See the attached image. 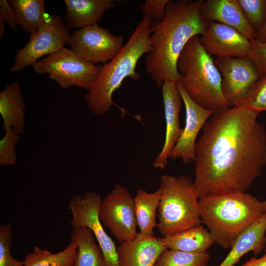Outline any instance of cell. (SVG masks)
<instances>
[{
    "mask_svg": "<svg viewBox=\"0 0 266 266\" xmlns=\"http://www.w3.org/2000/svg\"><path fill=\"white\" fill-rule=\"evenodd\" d=\"M200 44L210 55L217 57H248L251 41L236 30L214 21L199 37Z\"/></svg>",
    "mask_w": 266,
    "mask_h": 266,
    "instance_id": "obj_14",
    "label": "cell"
},
{
    "mask_svg": "<svg viewBox=\"0 0 266 266\" xmlns=\"http://www.w3.org/2000/svg\"><path fill=\"white\" fill-rule=\"evenodd\" d=\"M264 203L265 207L266 209V199L264 201Z\"/></svg>",
    "mask_w": 266,
    "mask_h": 266,
    "instance_id": "obj_36",
    "label": "cell"
},
{
    "mask_svg": "<svg viewBox=\"0 0 266 266\" xmlns=\"http://www.w3.org/2000/svg\"><path fill=\"white\" fill-rule=\"evenodd\" d=\"M265 253H266V249L265 250Z\"/></svg>",
    "mask_w": 266,
    "mask_h": 266,
    "instance_id": "obj_37",
    "label": "cell"
},
{
    "mask_svg": "<svg viewBox=\"0 0 266 266\" xmlns=\"http://www.w3.org/2000/svg\"><path fill=\"white\" fill-rule=\"evenodd\" d=\"M38 74L47 73L63 89L72 87L89 90L99 71L96 66L65 47L38 60L33 66Z\"/></svg>",
    "mask_w": 266,
    "mask_h": 266,
    "instance_id": "obj_7",
    "label": "cell"
},
{
    "mask_svg": "<svg viewBox=\"0 0 266 266\" xmlns=\"http://www.w3.org/2000/svg\"><path fill=\"white\" fill-rule=\"evenodd\" d=\"M248 57L254 62L260 78L266 75V42L251 41Z\"/></svg>",
    "mask_w": 266,
    "mask_h": 266,
    "instance_id": "obj_32",
    "label": "cell"
},
{
    "mask_svg": "<svg viewBox=\"0 0 266 266\" xmlns=\"http://www.w3.org/2000/svg\"><path fill=\"white\" fill-rule=\"evenodd\" d=\"M176 85L184 104L185 124L173 147L169 158H181L184 164L195 162L197 138L206 122L215 112L206 109L195 102L187 94L180 83Z\"/></svg>",
    "mask_w": 266,
    "mask_h": 266,
    "instance_id": "obj_13",
    "label": "cell"
},
{
    "mask_svg": "<svg viewBox=\"0 0 266 266\" xmlns=\"http://www.w3.org/2000/svg\"><path fill=\"white\" fill-rule=\"evenodd\" d=\"M266 211L252 226L242 233L231 247V250L218 266H233L246 254L258 255L266 248Z\"/></svg>",
    "mask_w": 266,
    "mask_h": 266,
    "instance_id": "obj_20",
    "label": "cell"
},
{
    "mask_svg": "<svg viewBox=\"0 0 266 266\" xmlns=\"http://www.w3.org/2000/svg\"><path fill=\"white\" fill-rule=\"evenodd\" d=\"M199 204L202 223L224 249L231 248L266 211L264 201L243 192L207 196L200 199Z\"/></svg>",
    "mask_w": 266,
    "mask_h": 266,
    "instance_id": "obj_4",
    "label": "cell"
},
{
    "mask_svg": "<svg viewBox=\"0 0 266 266\" xmlns=\"http://www.w3.org/2000/svg\"><path fill=\"white\" fill-rule=\"evenodd\" d=\"M202 0H169L162 21L152 22L150 49L145 70L156 86L179 79L177 63L182 51L194 36L202 34L209 22L200 15Z\"/></svg>",
    "mask_w": 266,
    "mask_h": 266,
    "instance_id": "obj_2",
    "label": "cell"
},
{
    "mask_svg": "<svg viewBox=\"0 0 266 266\" xmlns=\"http://www.w3.org/2000/svg\"><path fill=\"white\" fill-rule=\"evenodd\" d=\"M64 2L68 29L97 24L107 10L115 6L113 0H64Z\"/></svg>",
    "mask_w": 266,
    "mask_h": 266,
    "instance_id": "obj_18",
    "label": "cell"
},
{
    "mask_svg": "<svg viewBox=\"0 0 266 266\" xmlns=\"http://www.w3.org/2000/svg\"><path fill=\"white\" fill-rule=\"evenodd\" d=\"M251 26L257 32L266 21V0H237Z\"/></svg>",
    "mask_w": 266,
    "mask_h": 266,
    "instance_id": "obj_27",
    "label": "cell"
},
{
    "mask_svg": "<svg viewBox=\"0 0 266 266\" xmlns=\"http://www.w3.org/2000/svg\"><path fill=\"white\" fill-rule=\"evenodd\" d=\"M260 112L244 106L216 111L196 145L194 188L199 199L246 192L266 166V130Z\"/></svg>",
    "mask_w": 266,
    "mask_h": 266,
    "instance_id": "obj_1",
    "label": "cell"
},
{
    "mask_svg": "<svg viewBox=\"0 0 266 266\" xmlns=\"http://www.w3.org/2000/svg\"><path fill=\"white\" fill-rule=\"evenodd\" d=\"M26 103L20 85L13 82L0 92V113L4 131L12 129L18 134L25 131Z\"/></svg>",
    "mask_w": 266,
    "mask_h": 266,
    "instance_id": "obj_19",
    "label": "cell"
},
{
    "mask_svg": "<svg viewBox=\"0 0 266 266\" xmlns=\"http://www.w3.org/2000/svg\"><path fill=\"white\" fill-rule=\"evenodd\" d=\"M255 40L261 42H266V21L263 27L256 32Z\"/></svg>",
    "mask_w": 266,
    "mask_h": 266,
    "instance_id": "obj_35",
    "label": "cell"
},
{
    "mask_svg": "<svg viewBox=\"0 0 266 266\" xmlns=\"http://www.w3.org/2000/svg\"><path fill=\"white\" fill-rule=\"evenodd\" d=\"M160 188L157 227L161 234L167 236L201 225L200 199L191 177L165 174Z\"/></svg>",
    "mask_w": 266,
    "mask_h": 266,
    "instance_id": "obj_6",
    "label": "cell"
},
{
    "mask_svg": "<svg viewBox=\"0 0 266 266\" xmlns=\"http://www.w3.org/2000/svg\"><path fill=\"white\" fill-rule=\"evenodd\" d=\"M178 81L189 97L201 107L215 111L231 107L222 91V77L214 61L193 37L177 60Z\"/></svg>",
    "mask_w": 266,
    "mask_h": 266,
    "instance_id": "obj_5",
    "label": "cell"
},
{
    "mask_svg": "<svg viewBox=\"0 0 266 266\" xmlns=\"http://www.w3.org/2000/svg\"><path fill=\"white\" fill-rule=\"evenodd\" d=\"M70 238L77 245L74 266H109L94 234L88 228L73 229Z\"/></svg>",
    "mask_w": 266,
    "mask_h": 266,
    "instance_id": "obj_23",
    "label": "cell"
},
{
    "mask_svg": "<svg viewBox=\"0 0 266 266\" xmlns=\"http://www.w3.org/2000/svg\"><path fill=\"white\" fill-rule=\"evenodd\" d=\"M100 218L120 243L131 240L138 233L133 198L120 184L115 185L102 200Z\"/></svg>",
    "mask_w": 266,
    "mask_h": 266,
    "instance_id": "obj_10",
    "label": "cell"
},
{
    "mask_svg": "<svg viewBox=\"0 0 266 266\" xmlns=\"http://www.w3.org/2000/svg\"><path fill=\"white\" fill-rule=\"evenodd\" d=\"M12 228L10 224L0 226V266H24V261L14 259L10 249L13 241Z\"/></svg>",
    "mask_w": 266,
    "mask_h": 266,
    "instance_id": "obj_29",
    "label": "cell"
},
{
    "mask_svg": "<svg viewBox=\"0 0 266 266\" xmlns=\"http://www.w3.org/2000/svg\"><path fill=\"white\" fill-rule=\"evenodd\" d=\"M167 249L201 253L215 243L209 230L201 225L161 238Z\"/></svg>",
    "mask_w": 266,
    "mask_h": 266,
    "instance_id": "obj_21",
    "label": "cell"
},
{
    "mask_svg": "<svg viewBox=\"0 0 266 266\" xmlns=\"http://www.w3.org/2000/svg\"><path fill=\"white\" fill-rule=\"evenodd\" d=\"M201 17L229 26L250 41L256 39V31L251 26L237 0H207L200 7Z\"/></svg>",
    "mask_w": 266,
    "mask_h": 266,
    "instance_id": "obj_16",
    "label": "cell"
},
{
    "mask_svg": "<svg viewBox=\"0 0 266 266\" xmlns=\"http://www.w3.org/2000/svg\"><path fill=\"white\" fill-rule=\"evenodd\" d=\"M161 197V189L149 193L138 189L133 198L134 210L139 233L154 237V229L157 226L156 221L157 210Z\"/></svg>",
    "mask_w": 266,
    "mask_h": 266,
    "instance_id": "obj_22",
    "label": "cell"
},
{
    "mask_svg": "<svg viewBox=\"0 0 266 266\" xmlns=\"http://www.w3.org/2000/svg\"><path fill=\"white\" fill-rule=\"evenodd\" d=\"M17 18L18 25L30 34L36 32L47 17L43 0H10Z\"/></svg>",
    "mask_w": 266,
    "mask_h": 266,
    "instance_id": "obj_24",
    "label": "cell"
},
{
    "mask_svg": "<svg viewBox=\"0 0 266 266\" xmlns=\"http://www.w3.org/2000/svg\"><path fill=\"white\" fill-rule=\"evenodd\" d=\"M152 23L143 16L120 52L107 63L98 66L97 77L85 95L87 105L93 114L103 115L113 105L126 113L113 101L112 95L126 78L134 81L140 79L135 69L139 59L150 50Z\"/></svg>",
    "mask_w": 266,
    "mask_h": 266,
    "instance_id": "obj_3",
    "label": "cell"
},
{
    "mask_svg": "<svg viewBox=\"0 0 266 266\" xmlns=\"http://www.w3.org/2000/svg\"><path fill=\"white\" fill-rule=\"evenodd\" d=\"M169 0H146L141 4L139 10L144 16L152 22L162 21L166 14V8Z\"/></svg>",
    "mask_w": 266,
    "mask_h": 266,
    "instance_id": "obj_31",
    "label": "cell"
},
{
    "mask_svg": "<svg viewBox=\"0 0 266 266\" xmlns=\"http://www.w3.org/2000/svg\"><path fill=\"white\" fill-rule=\"evenodd\" d=\"M161 88L166 121L165 138L162 150L155 159L153 166L164 169L182 130L179 116L183 101L176 82L165 81Z\"/></svg>",
    "mask_w": 266,
    "mask_h": 266,
    "instance_id": "obj_15",
    "label": "cell"
},
{
    "mask_svg": "<svg viewBox=\"0 0 266 266\" xmlns=\"http://www.w3.org/2000/svg\"><path fill=\"white\" fill-rule=\"evenodd\" d=\"M240 266H266V253L260 258H251Z\"/></svg>",
    "mask_w": 266,
    "mask_h": 266,
    "instance_id": "obj_34",
    "label": "cell"
},
{
    "mask_svg": "<svg viewBox=\"0 0 266 266\" xmlns=\"http://www.w3.org/2000/svg\"><path fill=\"white\" fill-rule=\"evenodd\" d=\"M124 37L115 36L98 24L75 31L68 45L72 51L92 64H104L113 59L124 46Z\"/></svg>",
    "mask_w": 266,
    "mask_h": 266,
    "instance_id": "obj_12",
    "label": "cell"
},
{
    "mask_svg": "<svg viewBox=\"0 0 266 266\" xmlns=\"http://www.w3.org/2000/svg\"><path fill=\"white\" fill-rule=\"evenodd\" d=\"M166 249L161 238L138 233L133 239L121 243L117 247L119 266H155Z\"/></svg>",
    "mask_w": 266,
    "mask_h": 266,
    "instance_id": "obj_17",
    "label": "cell"
},
{
    "mask_svg": "<svg viewBox=\"0 0 266 266\" xmlns=\"http://www.w3.org/2000/svg\"><path fill=\"white\" fill-rule=\"evenodd\" d=\"M244 106L261 112L266 111V75L260 78L244 102Z\"/></svg>",
    "mask_w": 266,
    "mask_h": 266,
    "instance_id": "obj_30",
    "label": "cell"
},
{
    "mask_svg": "<svg viewBox=\"0 0 266 266\" xmlns=\"http://www.w3.org/2000/svg\"><path fill=\"white\" fill-rule=\"evenodd\" d=\"M77 254V245L71 241L63 250L52 253L35 246L28 253L24 261V266H74Z\"/></svg>",
    "mask_w": 266,
    "mask_h": 266,
    "instance_id": "obj_25",
    "label": "cell"
},
{
    "mask_svg": "<svg viewBox=\"0 0 266 266\" xmlns=\"http://www.w3.org/2000/svg\"><path fill=\"white\" fill-rule=\"evenodd\" d=\"M4 135L0 140V164L4 166H14L17 157L15 146L20 140V135L12 129L4 131Z\"/></svg>",
    "mask_w": 266,
    "mask_h": 266,
    "instance_id": "obj_28",
    "label": "cell"
},
{
    "mask_svg": "<svg viewBox=\"0 0 266 266\" xmlns=\"http://www.w3.org/2000/svg\"><path fill=\"white\" fill-rule=\"evenodd\" d=\"M0 19L6 22L14 32H17L16 15L13 7L6 0H0Z\"/></svg>",
    "mask_w": 266,
    "mask_h": 266,
    "instance_id": "obj_33",
    "label": "cell"
},
{
    "mask_svg": "<svg viewBox=\"0 0 266 266\" xmlns=\"http://www.w3.org/2000/svg\"><path fill=\"white\" fill-rule=\"evenodd\" d=\"M70 35L69 29L60 16L53 15L47 18L36 32L30 34L27 44L17 50L9 71H20L33 66L41 57L57 52L68 44Z\"/></svg>",
    "mask_w": 266,
    "mask_h": 266,
    "instance_id": "obj_8",
    "label": "cell"
},
{
    "mask_svg": "<svg viewBox=\"0 0 266 266\" xmlns=\"http://www.w3.org/2000/svg\"><path fill=\"white\" fill-rule=\"evenodd\" d=\"M222 77L223 94L232 106H239L260 79L257 67L249 58L217 57L214 61Z\"/></svg>",
    "mask_w": 266,
    "mask_h": 266,
    "instance_id": "obj_11",
    "label": "cell"
},
{
    "mask_svg": "<svg viewBox=\"0 0 266 266\" xmlns=\"http://www.w3.org/2000/svg\"><path fill=\"white\" fill-rule=\"evenodd\" d=\"M102 200L99 194L88 191L75 195L68 201V207L72 215L70 225L73 229L86 227L95 235L109 266H119L117 247L107 234L100 218Z\"/></svg>",
    "mask_w": 266,
    "mask_h": 266,
    "instance_id": "obj_9",
    "label": "cell"
},
{
    "mask_svg": "<svg viewBox=\"0 0 266 266\" xmlns=\"http://www.w3.org/2000/svg\"><path fill=\"white\" fill-rule=\"evenodd\" d=\"M209 259L207 251L192 253L167 249L160 255L155 266H206Z\"/></svg>",
    "mask_w": 266,
    "mask_h": 266,
    "instance_id": "obj_26",
    "label": "cell"
}]
</instances>
